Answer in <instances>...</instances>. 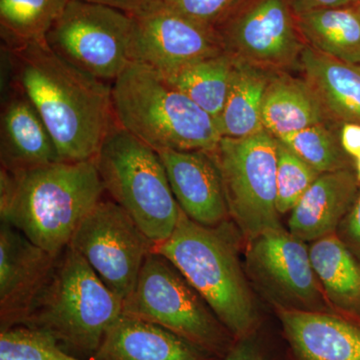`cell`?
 Returning a JSON list of instances; mask_svg holds the SVG:
<instances>
[{
	"mask_svg": "<svg viewBox=\"0 0 360 360\" xmlns=\"http://www.w3.org/2000/svg\"><path fill=\"white\" fill-rule=\"evenodd\" d=\"M355 4V0H290L295 14L319 9L335 8Z\"/></svg>",
	"mask_w": 360,
	"mask_h": 360,
	"instance_id": "obj_35",
	"label": "cell"
},
{
	"mask_svg": "<svg viewBox=\"0 0 360 360\" xmlns=\"http://www.w3.org/2000/svg\"><path fill=\"white\" fill-rule=\"evenodd\" d=\"M134 61L167 75L224 52L217 30L191 20L165 4L134 16Z\"/></svg>",
	"mask_w": 360,
	"mask_h": 360,
	"instance_id": "obj_13",
	"label": "cell"
},
{
	"mask_svg": "<svg viewBox=\"0 0 360 360\" xmlns=\"http://www.w3.org/2000/svg\"><path fill=\"white\" fill-rule=\"evenodd\" d=\"M359 193L352 168L321 174L291 210L288 231L307 243L335 234Z\"/></svg>",
	"mask_w": 360,
	"mask_h": 360,
	"instance_id": "obj_17",
	"label": "cell"
},
{
	"mask_svg": "<svg viewBox=\"0 0 360 360\" xmlns=\"http://www.w3.org/2000/svg\"><path fill=\"white\" fill-rule=\"evenodd\" d=\"M134 16L112 7L71 0L46 35L52 51L90 77L113 82L134 63Z\"/></svg>",
	"mask_w": 360,
	"mask_h": 360,
	"instance_id": "obj_9",
	"label": "cell"
},
{
	"mask_svg": "<svg viewBox=\"0 0 360 360\" xmlns=\"http://www.w3.org/2000/svg\"><path fill=\"white\" fill-rule=\"evenodd\" d=\"M277 139L321 174L352 168L349 156L341 146L340 135L329 129L326 123Z\"/></svg>",
	"mask_w": 360,
	"mask_h": 360,
	"instance_id": "obj_27",
	"label": "cell"
},
{
	"mask_svg": "<svg viewBox=\"0 0 360 360\" xmlns=\"http://www.w3.org/2000/svg\"><path fill=\"white\" fill-rule=\"evenodd\" d=\"M94 360H221L158 324L122 314Z\"/></svg>",
	"mask_w": 360,
	"mask_h": 360,
	"instance_id": "obj_19",
	"label": "cell"
},
{
	"mask_svg": "<svg viewBox=\"0 0 360 360\" xmlns=\"http://www.w3.org/2000/svg\"><path fill=\"white\" fill-rule=\"evenodd\" d=\"M300 66L331 120L360 124L359 65L343 63L305 45Z\"/></svg>",
	"mask_w": 360,
	"mask_h": 360,
	"instance_id": "obj_21",
	"label": "cell"
},
{
	"mask_svg": "<svg viewBox=\"0 0 360 360\" xmlns=\"http://www.w3.org/2000/svg\"><path fill=\"white\" fill-rule=\"evenodd\" d=\"M340 139L343 150L349 158L360 155V124L345 122L341 124Z\"/></svg>",
	"mask_w": 360,
	"mask_h": 360,
	"instance_id": "obj_34",
	"label": "cell"
},
{
	"mask_svg": "<svg viewBox=\"0 0 360 360\" xmlns=\"http://www.w3.org/2000/svg\"><path fill=\"white\" fill-rule=\"evenodd\" d=\"M335 234L360 264V189L354 205L341 220Z\"/></svg>",
	"mask_w": 360,
	"mask_h": 360,
	"instance_id": "obj_31",
	"label": "cell"
},
{
	"mask_svg": "<svg viewBox=\"0 0 360 360\" xmlns=\"http://www.w3.org/2000/svg\"><path fill=\"white\" fill-rule=\"evenodd\" d=\"M94 160L111 200L129 213L153 245L167 240L181 210L158 153L116 123Z\"/></svg>",
	"mask_w": 360,
	"mask_h": 360,
	"instance_id": "obj_6",
	"label": "cell"
},
{
	"mask_svg": "<svg viewBox=\"0 0 360 360\" xmlns=\"http://www.w3.org/2000/svg\"><path fill=\"white\" fill-rule=\"evenodd\" d=\"M212 155L229 217L243 241L283 229L276 207V137L265 129L243 139L222 137Z\"/></svg>",
	"mask_w": 360,
	"mask_h": 360,
	"instance_id": "obj_8",
	"label": "cell"
},
{
	"mask_svg": "<svg viewBox=\"0 0 360 360\" xmlns=\"http://www.w3.org/2000/svg\"><path fill=\"white\" fill-rule=\"evenodd\" d=\"M310 258L330 309L360 319V264L336 234L314 241Z\"/></svg>",
	"mask_w": 360,
	"mask_h": 360,
	"instance_id": "obj_22",
	"label": "cell"
},
{
	"mask_svg": "<svg viewBox=\"0 0 360 360\" xmlns=\"http://www.w3.org/2000/svg\"><path fill=\"white\" fill-rule=\"evenodd\" d=\"M355 174H356L357 180L360 184V155L355 158Z\"/></svg>",
	"mask_w": 360,
	"mask_h": 360,
	"instance_id": "obj_36",
	"label": "cell"
},
{
	"mask_svg": "<svg viewBox=\"0 0 360 360\" xmlns=\"http://www.w3.org/2000/svg\"><path fill=\"white\" fill-rule=\"evenodd\" d=\"M71 0H0V32L6 46L44 41Z\"/></svg>",
	"mask_w": 360,
	"mask_h": 360,
	"instance_id": "obj_26",
	"label": "cell"
},
{
	"mask_svg": "<svg viewBox=\"0 0 360 360\" xmlns=\"http://www.w3.org/2000/svg\"><path fill=\"white\" fill-rule=\"evenodd\" d=\"M56 255L26 238L13 225L0 224V328L20 326L44 285Z\"/></svg>",
	"mask_w": 360,
	"mask_h": 360,
	"instance_id": "obj_14",
	"label": "cell"
},
{
	"mask_svg": "<svg viewBox=\"0 0 360 360\" xmlns=\"http://www.w3.org/2000/svg\"><path fill=\"white\" fill-rule=\"evenodd\" d=\"M245 243L248 281L274 309L333 310L315 274L307 243L283 227Z\"/></svg>",
	"mask_w": 360,
	"mask_h": 360,
	"instance_id": "obj_10",
	"label": "cell"
},
{
	"mask_svg": "<svg viewBox=\"0 0 360 360\" xmlns=\"http://www.w3.org/2000/svg\"><path fill=\"white\" fill-rule=\"evenodd\" d=\"M221 360H267L257 340V335L234 341Z\"/></svg>",
	"mask_w": 360,
	"mask_h": 360,
	"instance_id": "obj_32",
	"label": "cell"
},
{
	"mask_svg": "<svg viewBox=\"0 0 360 360\" xmlns=\"http://www.w3.org/2000/svg\"><path fill=\"white\" fill-rule=\"evenodd\" d=\"M116 123L156 153L219 146L217 120L143 63H130L111 84Z\"/></svg>",
	"mask_w": 360,
	"mask_h": 360,
	"instance_id": "obj_5",
	"label": "cell"
},
{
	"mask_svg": "<svg viewBox=\"0 0 360 360\" xmlns=\"http://www.w3.org/2000/svg\"><path fill=\"white\" fill-rule=\"evenodd\" d=\"M112 7L132 16H139L163 4V0H84Z\"/></svg>",
	"mask_w": 360,
	"mask_h": 360,
	"instance_id": "obj_33",
	"label": "cell"
},
{
	"mask_svg": "<svg viewBox=\"0 0 360 360\" xmlns=\"http://www.w3.org/2000/svg\"><path fill=\"white\" fill-rule=\"evenodd\" d=\"M234 65L236 58L224 51L160 75L217 122L231 89Z\"/></svg>",
	"mask_w": 360,
	"mask_h": 360,
	"instance_id": "obj_25",
	"label": "cell"
},
{
	"mask_svg": "<svg viewBox=\"0 0 360 360\" xmlns=\"http://www.w3.org/2000/svg\"><path fill=\"white\" fill-rule=\"evenodd\" d=\"M122 314L158 324L219 359L236 341L179 270L153 251L122 302Z\"/></svg>",
	"mask_w": 360,
	"mask_h": 360,
	"instance_id": "obj_7",
	"label": "cell"
},
{
	"mask_svg": "<svg viewBox=\"0 0 360 360\" xmlns=\"http://www.w3.org/2000/svg\"><path fill=\"white\" fill-rule=\"evenodd\" d=\"M122 314V300L70 245L54 259L20 326L51 336L70 354L94 357Z\"/></svg>",
	"mask_w": 360,
	"mask_h": 360,
	"instance_id": "obj_4",
	"label": "cell"
},
{
	"mask_svg": "<svg viewBox=\"0 0 360 360\" xmlns=\"http://www.w3.org/2000/svg\"><path fill=\"white\" fill-rule=\"evenodd\" d=\"M158 155L175 200L189 219L205 226L231 220L221 175L212 153L167 150Z\"/></svg>",
	"mask_w": 360,
	"mask_h": 360,
	"instance_id": "obj_16",
	"label": "cell"
},
{
	"mask_svg": "<svg viewBox=\"0 0 360 360\" xmlns=\"http://www.w3.org/2000/svg\"><path fill=\"white\" fill-rule=\"evenodd\" d=\"M0 360H82L59 347L51 336L18 326L0 333Z\"/></svg>",
	"mask_w": 360,
	"mask_h": 360,
	"instance_id": "obj_29",
	"label": "cell"
},
{
	"mask_svg": "<svg viewBox=\"0 0 360 360\" xmlns=\"http://www.w3.org/2000/svg\"><path fill=\"white\" fill-rule=\"evenodd\" d=\"M321 174L277 139L276 207L279 214L290 212Z\"/></svg>",
	"mask_w": 360,
	"mask_h": 360,
	"instance_id": "obj_28",
	"label": "cell"
},
{
	"mask_svg": "<svg viewBox=\"0 0 360 360\" xmlns=\"http://www.w3.org/2000/svg\"><path fill=\"white\" fill-rule=\"evenodd\" d=\"M288 360H360V319L338 312L274 309Z\"/></svg>",
	"mask_w": 360,
	"mask_h": 360,
	"instance_id": "obj_15",
	"label": "cell"
},
{
	"mask_svg": "<svg viewBox=\"0 0 360 360\" xmlns=\"http://www.w3.org/2000/svg\"><path fill=\"white\" fill-rule=\"evenodd\" d=\"M14 86L30 99L60 161L94 160L116 125L111 84L77 70L44 41L4 47Z\"/></svg>",
	"mask_w": 360,
	"mask_h": 360,
	"instance_id": "obj_1",
	"label": "cell"
},
{
	"mask_svg": "<svg viewBox=\"0 0 360 360\" xmlns=\"http://www.w3.org/2000/svg\"><path fill=\"white\" fill-rule=\"evenodd\" d=\"M215 30L232 58L269 71L300 65L307 45L290 0H240Z\"/></svg>",
	"mask_w": 360,
	"mask_h": 360,
	"instance_id": "obj_12",
	"label": "cell"
},
{
	"mask_svg": "<svg viewBox=\"0 0 360 360\" xmlns=\"http://www.w3.org/2000/svg\"><path fill=\"white\" fill-rule=\"evenodd\" d=\"M70 245L123 302L134 290L153 243L122 206L103 198L78 225Z\"/></svg>",
	"mask_w": 360,
	"mask_h": 360,
	"instance_id": "obj_11",
	"label": "cell"
},
{
	"mask_svg": "<svg viewBox=\"0 0 360 360\" xmlns=\"http://www.w3.org/2000/svg\"><path fill=\"white\" fill-rule=\"evenodd\" d=\"M355 4H357L359 6H360V0H355Z\"/></svg>",
	"mask_w": 360,
	"mask_h": 360,
	"instance_id": "obj_37",
	"label": "cell"
},
{
	"mask_svg": "<svg viewBox=\"0 0 360 360\" xmlns=\"http://www.w3.org/2000/svg\"><path fill=\"white\" fill-rule=\"evenodd\" d=\"M303 41L314 51L343 63L360 65V6L295 14Z\"/></svg>",
	"mask_w": 360,
	"mask_h": 360,
	"instance_id": "obj_23",
	"label": "cell"
},
{
	"mask_svg": "<svg viewBox=\"0 0 360 360\" xmlns=\"http://www.w3.org/2000/svg\"><path fill=\"white\" fill-rule=\"evenodd\" d=\"M104 193L96 160L58 161L22 172L1 168L0 219L58 255Z\"/></svg>",
	"mask_w": 360,
	"mask_h": 360,
	"instance_id": "obj_2",
	"label": "cell"
},
{
	"mask_svg": "<svg viewBox=\"0 0 360 360\" xmlns=\"http://www.w3.org/2000/svg\"><path fill=\"white\" fill-rule=\"evenodd\" d=\"M331 120L316 92L305 79L274 71L262 105L264 129L276 139Z\"/></svg>",
	"mask_w": 360,
	"mask_h": 360,
	"instance_id": "obj_20",
	"label": "cell"
},
{
	"mask_svg": "<svg viewBox=\"0 0 360 360\" xmlns=\"http://www.w3.org/2000/svg\"><path fill=\"white\" fill-rule=\"evenodd\" d=\"M243 240L231 220L205 226L182 212L172 236L153 246L207 302L234 340L257 335L259 312L239 257Z\"/></svg>",
	"mask_w": 360,
	"mask_h": 360,
	"instance_id": "obj_3",
	"label": "cell"
},
{
	"mask_svg": "<svg viewBox=\"0 0 360 360\" xmlns=\"http://www.w3.org/2000/svg\"><path fill=\"white\" fill-rule=\"evenodd\" d=\"M274 72L236 58L229 96L217 122L222 137L243 139L264 130L262 105Z\"/></svg>",
	"mask_w": 360,
	"mask_h": 360,
	"instance_id": "obj_24",
	"label": "cell"
},
{
	"mask_svg": "<svg viewBox=\"0 0 360 360\" xmlns=\"http://www.w3.org/2000/svg\"><path fill=\"white\" fill-rule=\"evenodd\" d=\"M0 131L4 169L22 172L60 161L41 117L18 87L2 105Z\"/></svg>",
	"mask_w": 360,
	"mask_h": 360,
	"instance_id": "obj_18",
	"label": "cell"
},
{
	"mask_svg": "<svg viewBox=\"0 0 360 360\" xmlns=\"http://www.w3.org/2000/svg\"><path fill=\"white\" fill-rule=\"evenodd\" d=\"M240 0H163L176 13L215 28Z\"/></svg>",
	"mask_w": 360,
	"mask_h": 360,
	"instance_id": "obj_30",
	"label": "cell"
}]
</instances>
